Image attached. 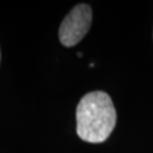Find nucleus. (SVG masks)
I'll return each instance as SVG.
<instances>
[{
	"label": "nucleus",
	"instance_id": "f257e3e1",
	"mask_svg": "<svg viewBox=\"0 0 153 153\" xmlns=\"http://www.w3.org/2000/svg\"><path fill=\"white\" fill-rule=\"evenodd\" d=\"M116 121V109L105 92L88 93L77 104L76 131L85 142H104L114 131Z\"/></svg>",
	"mask_w": 153,
	"mask_h": 153
},
{
	"label": "nucleus",
	"instance_id": "f03ea898",
	"mask_svg": "<svg viewBox=\"0 0 153 153\" xmlns=\"http://www.w3.org/2000/svg\"><path fill=\"white\" fill-rule=\"evenodd\" d=\"M92 22L90 6L82 4L75 6L64 18L59 27V40L65 47H74L88 33Z\"/></svg>",
	"mask_w": 153,
	"mask_h": 153
}]
</instances>
